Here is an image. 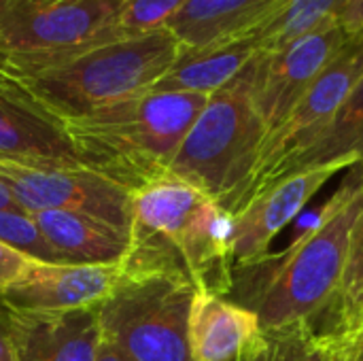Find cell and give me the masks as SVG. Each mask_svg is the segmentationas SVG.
Returning <instances> with one entry per match:
<instances>
[{"mask_svg": "<svg viewBox=\"0 0 363 361\" xmlns=\"http://www.w3.org/2000/svg\"><path fill=\"white\" fill-rule=\"evenodd\" d=\"M208 96L143 91L64 121L83 166L136 194L170 166Z\"/></svg>", "mask_w": 363, "mask_h": 361, "instance_id": "obj_1", "label": "cell"}, {"mask_svg": "<svg viewBox=\"0 0 363 361\" xmlns=\"http://www.w3.org/2000/svg\"><path fill=\"white\" fill-rule=\"evenodd\" d=\"M234 215L191 183L166 174L134 194L130 257L185 272L198 291L232 289Z\"/></svg>", "mask_w": 363, "mask_h": 361, "instance_id": "obj_2", "label": "cell"}, {"mask_svg": "<svg viewBox=\"0 0 363 361\" xmlns=\"http://www.w3.org/2000/svg\"><path fill=\"white\" fill-rule=\"evenodd\" d=\"M363 209V166H353L342 194L325 219L279 260L253 264L266 277L234 272L228 300L255 289L245 309L257 315L262 330H279L313 319L336 294L351 243L353 226Z\"/></svg>", "mask_w": 363, "mask_h": 361, "instance_id": "obj_3", "label": "cell"}, {"mask_svg": "<svg viewBox=\"0 0 363 361\" xmlns=\"http://www.w3.org/2000/svg\"><path fill=\"white\" fill-rule=\"evenodd\" d=\"M179 38L160 28L85 47L68 57L13 77L47 113L68 121L149 91L181 53Z\"/></svg>", "mask_w": 363, "mask_h": 361, "instance_id": "obj_4", "label": "cell"}, {"mask_svg": "<svg viewBox=\"0 0 363 361\" xmlns=\"http://www.w3.org/2000/svg\"><path fill=\"white\" fill-rule=\"evenodd\" d=\"M255 57L221 89L208 96L185 136L170 174L211 196L236 215L268 138L253 100Z\"/></svg>", "mask_w": 363, "mask_h": 361, "instance_id": "obj_5", "label": "cell"}, {"mask_svg": "<svg viewBox=\"0 0 363 361\" xmlns=\"http://www.w3.org/2000/svg\"><path fill=\"white\" fill-rule=\"evenodd\" d=\"M198 287L177 270L123 264L96 306L102 343L128 361H194L189 315Z\"/></svg>", "mask_w": 363, "mask_h": 361, "instance_id": "obj_6", "label": "cell"}, {"mask_svg": "<svg viewBox=\"0 0 363 361\" xmlns=\"http://www.w3.org/2000/svg\"><path fill=\"white\" fill-rule=\"evenodd\" d=\"M125 0H0V72L23 74L119 38Z\"/></svg>", "mask_w": 363, "mask_h": 361, "instance_id": "obj_7", "label": "cell"}, {"mask_svg": "<svg viewBox=\"0 0 363 361\" xmlns=\"http://www.w3.org/2000/svg\"><path fill=\"white\" fill-rule=\"evenodd\" d=\"M0 181L28 215L36 211H72L132 232L134 194L85 166L28 168L0 162Z\"/></svg>", "mask_w": 363, "mask_h": 361, "instance_id": "obj_8", "label": "cell"}, {"mask_svg": "<svg viewBox=\"0 0 363 361\" xmlns=\"http://www.w3.org/2000/svg\"><path fill=\"white\" fill-rule=\"evenodd\" d=\"M363 77V30H351L345 47L313 81L287 119L268 134L259 164L245 191L242 206L255 196L262 181L285 160L302 151L338 113ZM240 206V209H242Z\"/></svg>", "mask_w": 363, "mask_h": 361, "instance_id": "obj_9", "label": "cell"}, {"mask_svg": "<svg viewBox=\"0 0 363 361\" xmlns=\"http://www.w3.org/2000/svg\"><path fill=\"white\" fill-rule=\"evenodd\" d=\"M349 36L351 30L347 26H336L300 38L279 51H259L255 55L253 100L268 126V134L287 119Z\"/></svg>", "mask_w": 363, "mask_h": 361, "instance_id": "obj_10", "label": "cell"}, {"mask_svg": "<svg viewBox=\"0 0 363 361\" xmlns=\"http://www.w3.org/2000/svg\"><path fill=\"white\" fill-rule=\"evenodd\" d=\"M349 168L351 166H325L285 177L251 198L234 215L232 268L238 270L262 262L274 238L304 213L321 187Z\"/></svg>", "mask_w": 363, "mask_h": 361, "instance_id": "obj_11", "label": "cell"}, {"mask_svg": "<svg viewBox=\"0 0 363 361\" xmlns=\"http://www.w3.org/2000/svg\"><path fill=\"white\" fill-rule=\"evenodd\" d=\"M0 162L28 168H81L64 121L0 72Z\"/></svg>", "mask_w": 363, "mask_h": 361, "instance_id": "obj_12", "label": "cell"}, {"mask_svg": "<svg viewBox=\"0 0 363 361\" xmlns=\"http://www.w3.org/2000/svg\"><path fill=\"white\" fill-rule=\"evenodd\" d=\"M121 266H72L30 260L26 270L0 294V304L13 311H77L96 309L117 285Z\"/></svg>", "mask_w": 363, "mask_h": 361, "instance_id": "obj_13", "label": "cell"}, {"mask_svg": "<svg viewBox=\"0 0 363 361\" xmlns=\"http://www.w3.org/2000/svg\"><path fill=\"white\" fill-rule=\"evenodd\" d=\"M2 311L17 361H96L98 357L102 332L96 309L38 313L2 306Z\"/></svg>", "mask_w": 363, "mask_h": 361, "instance_id": "obj_14", "label": "cell"}, {"mask_svg": "<svg viewBox=\"0 0 363 361\" xmlns=\"http://www.w3.org/2000/svg\"><path fill=\"white\" fill-rule=\"evenodd\" d=\"M32 221L62 264L123 266L132 253V232L72 211H36Z\"/></svg>", "mask_w": 363, "mask_h": 361, "instance_id": "obj_15", "label": "cell"}, {"mask_svg": "<svg viewBox=\"0 0 363 361\" xmlns=\"http://www.w3.org/2000/svg\"><path fill=\"white\" fill-rule=\"evenodd\" d=\"M257 315L223 296L196 291L189 315L194 361H234L262 340Z\"/></svg>", "mask_w": 363, "mask_h": 361, "instance_id": "obj_16", "label": "cell"}, {"mask_svg": "<svg viewBox=\"0 0 363 361\" xmlns=\"http://www.w3.org/2000/svg\"><path fill=\"white\" fill-rule=\"evenodd\" d=\"M363 166V77L342 102L332 121L296 155L277 166L259 185L255 196L268 185L306 170L325 166ZM253 196V198H255Z\"/></svg>", "mask_w": 363, "mask_h": 361, "instance_id": "obj_17", "label": "cell"}, {"mask_svg": "<svg viewBox=\"0 0 363 361\" xmlns=\"http://www.w3.org/2000/svg\"><path fill=\"white\" fill-rule=\"evenodd\" d=\"M283 2L285 0H187L166 28L183 47H206L247 34Z\"/></svg>", "mask_w": 363, "mask_h": 361, "instance_id": "obj_18", "label": "cell"}, {"mask_svg": "<svg viewBox=\"0 0 363 361\" xmlns=\"http://www.w3.org/2000/svg\"><path fill=\"white\" fill-rule=\"evenodd\" d=\"M257 53L259 49L255 40L247 34L196 49L181 47L170 70L151 89L211 96L228 85Z\"/></svg>", "mask_w": 363, "mask_h": 361, "instance_id": "obj_19", "label": "cell"}, {"mask_svg": "<svg viewBox=\"0 0 363 361\" xmlns=\"http://www.w3.org/2000/svg\"><path fill=\"white\" fill-rule=\"evenodd\" d=\"M353 0H285L247 32L259 51H279L311 34L345 26Z\"/></svg>", "mask_w": 363, "mask_h": 361, "instance_id": "obj_20", "label": "cell"}, {"mask_svg": "<svg viewBox=\"0 0 363 361\" xmlns=\"http://www.w3.org/2000/svg\"><path fill=\"white\" fill-rule=\"evenodd\" d=\"M363 315V209L353 226L349 253L340 285L332 300L308 323L321 336L334 338L340 345L347 343Z\"/></svg>", "mask_w": 363, "mask_h": 361, "instance_id": "obj_21", "label": "cell"}, {"mask_svg": "<svg viewBox=\"0 0 363 361\" xmlns=\"http://www.w3.org/2000/svg\"><path fill=\"white\" fill-rule=\"evenodd\" d=\"M345 347L313 330L308 321L279 330H264L259 361H342Z\"/></svg>", "mask_w": 363, "mask_h": 361, "instance_id": "obj_22", "label": "cell"}, {"mask_svg": "<svg viewBox=\"0 0 363 361\" xmlns=\"http://www.w3.org/2000/svg\"><path fill=\"white\" fill-rule=\"evenodd\" d=\"M0 243L23 253L30 260L62 264L32 217L23 211H0Z\"/></svg>", "mask_w": 363, "mask_h": 361, "instance_id": "obj_23", "label": "cell"}, {"mask_svg": "<svg viewBox=\"0 0 363 361\" xmlns=\"http://www.w3.org/2000/svg\"><path fill=\"white\" fill-rule=\"evenodd\" d=\"M185 2L187 0H125L117 21V32L121 36H138L166 28Z\"/></svg>", "mask_w": 363, "mask_h": 361, "instance_id": "obj_24", "label": "cell"}, {"mask_svg": "<svg viewBox=\"0 0 363 361\" xmlns=\"http://www.w3.org/2000/svg\"><path fill=\"white\" fill-rule=\"evenodd\" d=\"M30 257L0 243V294L26 270Z\"/></svg>", "mask_w": 363, "mask_h": 361, "instance_id": "obj_25", "label": "cell"}, {"mask_svg": "<svg viewBox=\"0 0 363 361\" xmlns=\"http://www.w3.org/2000/svg\"><path fill=\"white\" fill-rule=\"evenodd\" d=\"M0 361H17L13 343H11V334H9V326H6V317L4 311L0 306Z\"/></svg>", "mask_w": 363, "mask_h": 361, "instance_id": "obj_26", "label": "cell"}, {"mask_svg": "<svg viewBox=\"0 0 363 361\" xmlns=\"http://www.w3.org/2000/svg\"><path fill=\"white\" fill-rule=\"evenodd\" d=\"M345 26L349 30H363V0H353L347 17H345Z\"/></svg>", "mask_w": 363, "mask_h": 361, "instance_id": "obj_27", "label": "cell"}, {"mask_svg": "<svg viewBox=\"0 0 363 361\" xmlns=\"http://www.w3.org/2000/svg\"><path fill=\"white\" fill-rule=\"evenodd\" d=\"M342 361H363V336L353 338L351 343L342 345Z\"/></svg>", "mask_w": 363, "mask_h": 361, "instance_id": "obj_28", "label": "cell"}, {"mask_svg": "<svg viewBox=\"0 0 363 361\" xmlns=\"http://www.w3.org/2000/svg\"><path fill=\"white\" fill-rule=\"evenodd\" d=\"M0 211H21L19 209V204L13 200V196H11V191H9V187L0 181Z\"/></svg>", "mask_w": 363, "mask_h": 361, "instance_id": "obj_29", "label": "cell"}, {"mask_svg": "<svg viewBox=\"0 0 363 361\" xmlns=\"http://www.w3.org/2000/svg\"><path fill=\"white\" fill-rule=\"evenodd\" d=\"M96 361H128L123 355H119L115 349H111L108 345H104L102 343V347H100V351H98V357Z\"/></svg>", "mask_w": 363, "mask_h": 361, "instance_id": "obj_30", "label": "cell"}, {"mask_svg": "<svg viewBox=\"0 0 363 361\" xmlns=\"http://www.w3.org/2000/svg\"><path fill=\"white\" fill-rule=\"evenodd\" d=\"M262 349H264V334H262V340L255 347H251L247 353H242L240 357H236L234 361H259L262 360Z\"/></svg>", "mask_w": 363, "mask_h": 361, "instance_id": "obj_31", "label": "cell"}, {"mask_svg": "<svg viewBox=\"0 0 363 361\" xmlns=\"http://www.w3.org/2000/svg\"><path fill=\"white\" fill-rule=\"evenodd\" d=\"M357 336H363V315H362V317H359V321H357L355 330L351 332V336L347 338V343H351V340H353V338H357ZM347 343H345V345H347Z\"/></svg>", "mask_w": 363, "mask_h": 361, "instance_id": "obj_32", "label": "cell"}]
</instances>
